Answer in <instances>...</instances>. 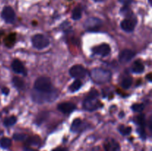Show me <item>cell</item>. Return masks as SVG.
Returning <instances> with one entry per match:
<instances>
[{"instance_id": "6da1fadb", "label": "cell", "mask_w": 152, "mask_h": 151, "mask_svg": "<svg viewBox=\"0 0 152 151\" xmlns=\"http://www.w3.org/2000/svg\"><path fill=\"white\" fill-rule=\"evenodd\" d=\"M91 78L95 83L104 84L111 78V72L102 68H94L90 73Z\"/></svg>"}, {"instance_id": "7a4b0ae2", "label": "cell", "mask_w": 152, "mask_h": 151, "mask_svg": "<svg viewBox=\"0 0 152 151\" xmlns=\"http://www.w3.org/2000/svg\"><path fill=\"white\" fill-rule=\"evenodd\" d=\"M99 93L96 90H93L89 94V96L83 102V107L88 111H94L98 109L100 106V102L97 99Z\"/></svg>"}, {"instance_id": "3957f363", "label": "cell", "mask_w": 152, "mask_h": 151, "mask_svg": "<svg viewBox=\"0 0 152 151\" xmlns=\"http://www.w3.org/2000/svg\"><path fill=\"white\" fill-rule=\"evenodd\" d=\"M34 88L37 91L41 93H48L52 91L51 81L48 77H39L36 80L34 83Z\"/></svg>"}, {"instance_id": "277c9868", "label": "cell", "mask_w": 152, "mask_h": 151, "mask_svg": "<svg viewBox=\"0 0 152 151\" xmlns=\"http://www.w3.org/2000/svg\"><path fill=\"white\" fill-rule=\"evenodd\" d=\"M49 40L42 34H36L32 38V44L35 48L41 50L49 45Z\"/></svg>"}, {"instance_id": "5b68a950", "label": "cell", "mask_w": 152, "mask_h": 151, "mask_svg": "<svg viewBox=\"0 0 152 151\" xmlns=\"http://www.w3.org/2000/svg\"><path fill=\"white\" fill-rule=\"evenodd\" d=\"M56 96H57L56 93V92H53V90L50 92H48V93H41V92H38L37 94H33V99L36 102L42 103V102H50L51 100H54Z\"/></svg>"}, {"instance_id": "8992f818", "label": "cell", "mask_w": 152, "mask_h": 151, "mask_svg": "<svg viewBox=\"0 0 152 151\" xmlns=\"http://www.w3.org/2000/svg\"><path fill=\"white\" fill-rule=\"evenodd\" d=\"M102 21L97 18H89L85 23V27L88 31H96L100 28Z\"/></svg>"}, {"instance_id": "52a82bcc", "label": "cell", "mask_w": 152, "mask_h": 151, "mask_svg": "<svg viewBox=\"0 0 152 151\" xmlns=\"http://www.w3.org/2000/svg\"><path fill=\"white\" fill-rule=\"evenodd\" d=\"M69 73L73 78H75L79 79V78H83L86 76V70L83 68L82 65H77L73 66L70 69Z\"/></svg>"}, {"instance_id": "ba28073f", "label": "cell", "mask_w": 152, "mask_h": 151, "mask_svg": "<svg viewBox=\"0 0 152 151\" xmlns=\"http://www.w3.org/2000/svg\"><path fill=\"white\" fill-rule=\"evenodd\" d=\"M1 17L7 23H13L16 19V14L11 7L7 6V7H4V9L2 10Z\"/></svg>"}, {"instance_id": "9c48e42d", "label": "cell", "mask_w": 152, "mask_h": 151, "mask_svg": "<svg viewBox=\"0 0 152 151\" xmlns=\"http://www.w3.org/2000/svg\"><path fill=\"white\" fill-rule=\"evenodd\" d=\"M92 51L94 54L99 55L102 56H106L111 52V47L108 44H102L96 46L92 49Z\"/></svg>"}, {"instance_id": "30bf717a", "label": "cell", "mask_w": 152, "mask_h": 151, "mask_svg": "<svg viewBox=\"0 0 152 151\" xmlns=\"http://www.w3.org/2000/svg\"><path fill=\"white\" fill-rule=\"evenodd\" d=\"M135 56V53L132 50H129V49H125V50H122L119 56V60L121 63L125 64L127 62H130L134 56Z\"/></svg>"}, {"instance_id": "8fae6325", "label": "cell", "mask_w": 152, "mask_h": 151, "mask_svg": "<svg viewBox=\"0 0 152 151\" xmlns=\"http://www.w3.org/2000/svg\"><path fill=\"white\" fill-rule=\"evenodd\" d=\"M121 28L126 32H132L136 26V21L134 18H129L122 21Z\"/></svg>"}, {"instance_id": "7c38bea8", "label": "cell", "mask_w": 152, "mask_h": 151, "mask_svg": "<svg viewBox=\"0 0 152 151\" xmlns=\"http://www.w3.org/2000/svg\"><path fill=\"white\" fill-rule=\"evenodd\" d=\"M76 109V105L71 102H63L58 105V110L65 114L71 113Z\"/></svg>"}, {"instance_id": "4fadbf2b", "label": "cell", "mask_w": 152, "mask_h": 151, "mask_svg": "<svg viewBox=\"0 0 152 151\" xmlns=\"http://www.w3.org/2000/svg\"><path fill=\"white\" fill-rule=\"evenodd\" d=\"M12 69L15 73L19 74H22L24 76H26L27 72L25 70V67H24L23 64L19 60V59H15L12 62Z\"/></svg>"}, {"instance_id": "5bb4252c", "label": "cell", "mask_w": 152, "mask_h": 151, "mask_svg": "<svg viewBox=\"0 0 152 151\" xmlns=\"http://www.w3.org/2000/svg\"><path fill=\"white\" fill-rule=\"evenodd\" d=\"M104 148L105 151H120V145L113 139L106 140L104 144Z\"/></svg>"}, {"instance_id": "9a60e30c", "label": "cell", "mask_w": 152, "mask_h": 151, "mask_svg": "<svg viewBox=\"0 0 152 151\" xmlns=\"http://www.w3.org/2000/svg\"><path fill=\"white\" fill-rule=\"evenodd\" d=\"M132 71L134 73H141L144 71V65L140 60H137L134 62L132 67Z\"/></svg>"}, {"instance_id": "2e32d148", "label": "cell", "mask_w": 152, "mask_h": 151, "mask_svg": "<svg viewBox=\"0 0 152 151\" xmlns=\"http://www.w3.org/2000/svg\"><path fill=\"white\" fill-rule=\"evenodd\" d=\"M82 125V121L80 118H76L74 121H73L72 124H71V130L72 132H78L80 130V127Z\"/></svg>"}, {"instance_id": "e0dca14e", "label": "cell", "mask_w": 152, "mask_h": 151, "mask_svg": "<svg viewBox=\"0 0 152 151\" xmlns=\"http://www.w3.org/2000/svg\"><path fill=\"white\" fill-rule=\"evenodd\" d=\"M13 83L15 87H17L18 89L22 90V89L25 88V82L22 78H19V77H14L13 78Z\"/></svg>"}, {"instance_id": "ac0fdd59", "label": "cell", "mask_w": 152, "mask_h": 151, "mask_svg": "<svg viewBox=\"0 0 152 151\" xmlns=\"http://www.w3.org/2000/svg\"><path fill=\"white\" fill-rule=\"evenodd\" d=\"M133 80L131 76H126L123 79L121 82V86L125 89H129L132 86Z\"/></svg>"}, {"instance_id": "d6986e66", "label": "cell", "mask_w": 152, "mask_h": 151, "mask_svg": "<svg viewBox=\"0 0 152 151\" xmlns=\"http://www.w3.org/2000/svg\"><path fill=\"white\" fill-rule=\"evenodd\" d=\"M81 87H82L81 81L79 79H76L75 81L71 84V86L69 87V90L71 92H75V91H77L78 90H80Z\"/></svg>"}, {"instance_id": "ffe728a7", "label": "cell", "mask_w": 152, "mask_h": 151, "mask_svg": "<svg viewBox=\"0 0 152 151\" xmlns=\"http://www.w3.org/2000/svg\"><path fill=\"white\" fill-rule=\"evenodd\" d=\"M17 121V118L15 116L7 117L4 120V125L6 127H10V126L14 125Z\"/></svg>"}, {"instance_id": "44dd1931", "label": "cell", "mask_w": 152, "mask_h": 151, "mask_svg": "<svg viewBox=\"0 0 152 151\" xmlns=\"http://www.w3.org/2000/svg\"><path fill=\"white\" fill-rule=\"evenodd\" d=\"M82 17L81 8L79 7H75L72 12V19L74 20H79Z\"/></svg>"}, {"instance_id": "7402d4cb", "label": "cell", "mask_w": 152, "mask_h": 151, "mask_svg": "<svg viewBox=\"0 0 152 151\" xmlns=\"http://www.w3.org/2000/svg\"><path fill=\"white\" fill-rule=\"evenodd\" d=\"M27 143L29 145H38L40 143V138L37 136L30 137L27 139Z\"/></svg>"}, {"instance_id": "603a6c76", "label": "cell", "mask_w": 152, "mask_h": 151, "mask_svg": "<svg viewBox=\"0 0 152 151\" xmlns=\"http://www.w3.org/2000/svg\"><path fill=\"white\" fill-rule=\"evenodd\" d=\"M11 144V140L8 138H2V139L0 140V145L2 148L4 149H7Z\"/></svg>"}, {"instance_id": "cb8c5ba5", "label": "cell", "mask_w": 152, "mask_h": 151, "mask_svg": "<svg viewBox=\"0 0 152 151\" xmlns=\"http://www.w3.org/2000/svg\"><path fill=\"white\" fill-rule=\"evenodd\" d=\"M120 132L122 135L123 136H128L132 133V127H125V126L122 125L120 127Z\"/></svg>"}, {"instance_id": "d4e9b609", "label": "cell", "mask_w": 152, "mask_h": 151, "mask_svg": "<svg viewBox=\"0 0 152 151\" xmlns=\"http://www.w3.org/2000/svg\"><path fill=\"white\" fill-rule=\"evenodd\" d=\"M137 122L140 125V127H145V118L144 114H141V115H138L137 118Z\"/></svg>"}, {"instance_id": "484cf974", "label": "cell", "mask_w": 152, "mask_h": 151, "mask_svg": "<svg viewBox=\"0 0 152 151\" xmlns=\"http://www.w3.org/2000/svg\"><path fill=\"white\" fill-rule=\"evenodd\" d=\"M144 107H145V106H144L143 104H134V105H132V109L135 112H141V111L143 110Z\"/></svg>"}, {"instance_id": "4316f807", "label": "cell", "mask_w": 152, "mask_h": 151, "mask_svg": "<svg viewBox=\"0 0 152 151\" xmlns=\"http://www.w3.org/2000/svg\"><path fill=\"white\" fill-rule=\"evenodd\" d=\"M13 139L17 141H23L27 139V136L25 134H19V133H16L13 135Z\"/></svg>"}, {"instance_id": "83f0119b", "label": "cell", "mask_w": 152, "mask_h": 151, "mask_svg": "<svg viewBox=\"0 0 152 151\" xmlns=\"http://www.w3.org/2000/svg\"><path fill=\"white\" fill-rule=\"evenodd\" d=\"M137 131H138V133H139L140 137L142 138V139H146V135H145V130H144L143 127H139L137 130Z\"/></svg>"}, {"instance_id": "f1b7e54d", "label": "cell", "mask_w": 152, "mask_h": 151, "mask_svg": "<svg viewBox=\"0 0 152 151\" xmlns=\"http://www.w3.org/2000/svg\"><path fill=\"white\" fill-rule=\"evenodd\" d=\"M119 1H120L122 4H125L126 6L129 5V4H130L132 2V0H119Z\"/></svg>"}, {"instance_id": "f546056e", "label": "cell", "mask_w": 152, "mask_h": 151, "mask_svg": "<svg viewBox=\"0 0 152 151\" xmlns=\"http://www.w3.org/2000/svg\"><path fill=\"white\" fill-rule=\"evenodd\" d=\"M52 151H68L66 148H62V147H58L56 149L53 150Z\"/></svg>"}, {"instance_id": "4dcf8cb0", "label": "cell", "mask_w": 152, "mask_h": 151, "mask_svg": "<svg viewBox=\"0 0 152 151\" xmlns=\"http://www.w3.org/2000/svg\"><path fill=\"white\" fill-rule=\"evenodd\" d=\"M2 90V93H4V94H5V95L8 94L9 90L7 88V87H4V88H2V90Z\"/></svg>"}, {"instance_id": "1f68e13d", "label": "cell", "mask_w": 152, "mask_h": 151, "mask_svg": "<svg viewBox=\"0 0 152 151\" xmlns=\"http://www.w3.org/2000/svg\"><path fill=\"white\" fill-rule=\"evenodd\" d=\"M25 151H37V150H33V149H30V148H25Z\"/></svg>"}, {"instance_id": "d6a6232c", "label": "cell", "mask_w": 152, "mask_h": 151, "mask_svg": "<svg viewBox=\"0 0 152 151\" xmlns=\"http://www.w3.org/2000/svg\"><path fill=\"white\" fill-rule=\"evenodd\" d=\"M148 80H149V81H151V74H148Z\"/></svg>"}, {"instance_id": "836d02e7", "label": "cell", "mask_w": 152, "mask_h": 151, "mask_svg": "<svg viewBox=\"0 0 152 151\" xmlns=\"http://www.w3.org/2000/svg\"><path fill=\"white\" fill-rule=\"evenodd\" d=\"M2 134H3V131H1V130H0V136H1Z\"/></svg>"}, {"instance_id": "e575fe53", "label": "cell", "mask_w": 152, "mask_h": 151, "mask_svg": "<svg viewBox=\"0 0 152 151\" xmlns=\"http://www.w3.org/2000/svg\"><path fill=\"white\" fill-rule=\"evenodd\" d=\"M95 1H104V0H94Z\"/></svg>"}, {"instance_id": "d590c367", "label": "cell", "mask_w": 152, "mask_h": 151, "mask_svg": "<svg viewBox=\"0 0 152 151\" xmlns=\"http://www.w3.org/2000/svg\"><path fill=\"white\" fill-rule=\"evenodd\" d=\"M148 1H149V3H150V4H151V0H148Z\"/></svg>"}]
</instances>
